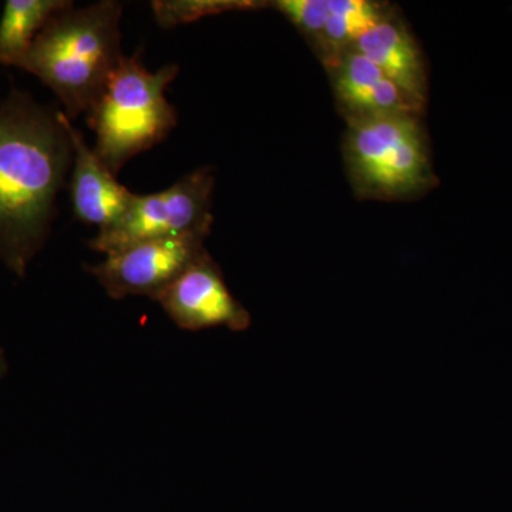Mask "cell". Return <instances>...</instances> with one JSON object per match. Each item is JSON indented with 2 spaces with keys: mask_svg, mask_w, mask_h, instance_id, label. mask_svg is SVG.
Instances as JSON below:
<instances>
[{
  "mask_svg": "<svg viewBox=\"0 0 512 512\" xmlns=\"http://www.w3.org/2000/svg\"><path fill=\"white\" fill-rule=\"evenodd\" d=\"M214 187L211 168L201 167L184 175L167 190L136 194L123 218L113 227L99 231L87 244L93 251L107 256L141 242L183 237L192 232L211 234Z\"/></svg>",
  "mask_w": 512,
  "mask_h": 512,
  "instance_id": "cell-5",
  "label": "cell"
},
{
  "mask_svg": "<svg viewBox=\"0 0 512 512\" xmlns=\"http://www.w3.org/2000/svg\"><path fill=\"white\" fill-rule=\"evenodd\" d=\"M210 232H192L183 237L141 242L107 255L100 264L87 266L107 295L113 299L158 296L187 271L204 252Z\"/></svg>",
  "mask_w": 512,
  "mask_h": 512,
  "instance_id": "cell-6",
  "label": "cell"
},
{
  "mask_svg": "<svg viewBox=\"0 0 512 512\" xmlns=\"http://www.w3.org/2000/svg\"><path fill=\"white\" fill-rule=\"evenodd\" d=\"M72 5L70 0H8L0 18V64L18 66L46 23Z\"/></svg>",
  "mask_w": 512,
  "mask_h": 512,
  "instance_id": "cell-11",
  "label": "cell"
},
{
  "mask_svg": "<svg viewBox=\"0 0 512 512\" xmlns=\"http://www.w3.org/2000/svg\"><path fill=\"white\" fill-rule=\"evenodd\" d=\"M289 22L315 43L329 16V0H278L271 3Z\"/></svg>",
  "mask_w": 512,
  "mask_h": 512,
  "instance_id": "cell-14",
  "label": "cell"
},
{
  "mask_svg": "<svg viewBox=\"0 0 512 512\" xmlns=\"http://www.w3.org/2000/svg\"><path fill=\"white\" fill-rule=\"evenodd\" d=\"M355 49L375 63L417 109L423 110L429 90L426 64L419 45L402 20L387 13L357 40Z\"/></svg>",
  "mask_w": 512,
  "mask_h": 512,
  "instance_id": "cell-10",
  "label": "cell"
},
{
  "mask_svg": "<svg viewBox=\"0 0 512 512\" xmlns=\"http://www.w3.org/2000/svg\"><path fill=\"white\" fill-rule=\"evenodd\" d=\"M6 370H8V365H6L5 355H3L2 350H0V377L5 375Z\"/></svg>",
  "mask_w": 512,
  "mask_h": 512,
  "instance_id": "cell-15",
  "label": "cell"
},
{
  "mask_svg": "<svg viewBox=\"0 0 512 512\" xmlns=\"http://www.w3.org/2000/svg\"><path fill=\"white\" fill-rule=\"evenodd\" d=\"M387 13L386 5L370 0H329L328 20L315 42L323 63L355 47Z\"/></svg>",
  "mask_w": 512,
  "mask_h": 512,
  "instance_id": "cell-12",
  "label": "cell"
},
{
  "mask_svg": "<svg viewBox=\"0 0 512 512\" xmlns=\"http://www.w3.org/2000/svg\"><path fill=\"white\" fill-rule=\"evenodd\" d=\"M64 127L74 148L70 197L74 217L87 225H96L99 231L113 227L126 214L133 202L134 192L117 181L116 175L101 163L83 134L73 126L60 110Z\"/></svg>",
  "mask_w": 512,
  "mask_h": 512,
  "instance_id": "cell-9",
  "label": "cell"
},
{
  "mask_svg": "<svg viewBox=\"0 0 512 512\" xmlns=\"http://www.w3.org/2000/svg\"><path fill=\"white\" fill-rule=\"evenodd\" d=\"M73 161L60 110L13 87L0 103V262L18 278L45 247Z\"/></svg>",
  "mask_w": 512,
  "mask_h": 512,
  "instance_id": "cell-1",
  "label": "cell"
},
{
  "mask_svg": "<svg viewBox=\"0 0 512 512\" xmlns=\"http://www.w3.org/2000/svg\"><path fill=\"white\" fill-rule=\"evenodd\" d=\"M333 93L346 120L414 114L421 110L366 56L355 47L325 63Z\"/></svg>",
  "mask_w": 512,
  "mask_h": 512,
  "instance_id": "cell-8",
  "label": "cell"
},
{
  "mask_svg": "<svg viewBox=\"0 0 512 512\" xmlns=\"http://www.w3.org/2000/svg\"><path fill=\"white\" fill-rule=\"evenodd\" d=\"M180 73L178 64L150 72L137 55L123 57L103 96L86 116L96 133L93 150L110 173L163 143L178 123L177 110L165 90Z\"/></svg>",
  "mask_w": 512,
  "mask_h": 512,
  "instance_id": "cell-3",
  "label": "cell"
},
{
  "mask_svg": "<svg viewBox=\"0 0 512 512\" xmlns=\"http://www.w3.org/2000/svg\"><path fill=\"white\" fill-rule=\"evenodd\" d=\"M178 328L188 332L225 328L244 332L251 315L229 291L220 266L204 252L156 301Z\"/></svg>",
  "mask_w": 512,
  "mask_h": 512,
  "instance_id": "cell-7",
  "label": "cell"
},
{
  "mask_svg": "<svg viewBox=\"0 0 512 512\" xmlns=\"http://www.w3.org/2000/svg\"><path fill=\"white\" fill-rule=\"evenodd\" d=\"M121 16L117 0L72 5L46 23L16 67L56 94L67 119L87 116L123 60Z\"/></svg>",
  "mask_w": 512,
  "mask_h": 512,
  "instance_id": "cell-2",
  "label": "cell"
},
{
  "mask_svg": "<svg viewBox=\"0 0 512 512\" xmlns=\"http://www.w3.org/2000/svg\"><path fill=\"white\" fill-rule=\"evenodd\" d=\"M343 157L362 198L419 197L436 183L427 134L414 114L348 121Z\"/></svg>",
  "mask_w": 512,
  "mask_h": 512,
  "instance_id": "cell-4",
  "label": "cell"
},
{
  "mask_svg": "<svg viewBox=\"0 0 512 512\" xmlns=\"http://www.w3.org/2000/svg\"><path fill=\"white\" fill-rule=\"evenodd\" d=\"M265 5L269 3L252 0H154L151 9L160 28L174 29L207 16L231 10L261 9Z\"/></svg>",
  "mask_w": 512,
  "mask_h": 512,
  "instance_id": "cell-13",
  "label": "cell"
}]
</instances>
